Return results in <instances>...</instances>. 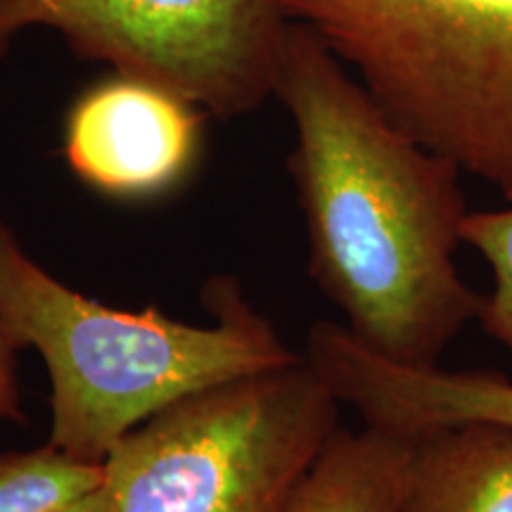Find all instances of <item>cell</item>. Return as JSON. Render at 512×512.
Here are the masks:
<instances>
[{
  "instance_id": "1",
  "label": "cell",
  "mask_w": 512,
  "mask_h": 512,
  "mask_svg": "<svg viewBox=\"0 0 512 512\" xmlns=\"http://www.w3.org/2000/svg\"><path fill=\"white\" fill-rule=\"evenodd\" d=\"M273 98L294 128L287 166L313 283L363 347L439 366L482 309L456 264L470 214L463 171L401 131L302 24L287 29Z\"/></svg>"
},
{
  "instance_id": "2",
  "label": "cell",
  "mask_w": 512,
  "mask_h": 512,
  "mask_svg": "<svg viewBox=\"0 0 512 512\" xmlns=\"http://www.w3.org/2000/svg\"><path fill=\"white\" fill-rule=\"evenodd\" d=\"M211 325L157 309L126 311L64 285L0 221V320L17 349H34L50 380L48 444L102 465L164 408L219 384L299 361L235 278L204 287Z\"/></svg>"
},
{
  "instance_id": "3",
  "label": "cell",
  "mask_w": 512,
  "mask_h": 512,
  "mask_svg": "<svg viewBox=\"0 0 512 512\" xmlns=\"http://www.w3.org/2000/svg\"><path fill=\"white\" fill-rule=\"evenodd\" d=\"M401 131L512 204V0H275Z\"/></svg>"
},
{
  "instance_id": "4",
  "label": "cell",
  "mask_w": 512,
  "mask_h": 512,
  "mask_svg": "<svg viewBox=\"0 0 512 512\" xmlns=\"http://www.w3.org/2000/svg\"><path fill=\"white\" fill-rule=\"evenodd\" d=\"M339 408L302 356L164 408L107 453L102 486L114 512H285Z\"/></svg>"
},
{
  "instance_id": "5",
  "label": "cell",
  "mask_w": 512,
  "mask_h": 512,
  "mask_svg": "<svg viewBox=\"0 0 512 512\" xmlns=\"http://www.w3.org/2000/svg\"><path fill=\"white\" fill-rule=\"evenodd\" d=\"M27 29L230 121L273 98L290 22L275 0H0V57Z\"/></svg>"
},
{
  "instance_id": "6",
  "label": "cell",
  "mask_w": 512,
  "mask_h": 512,
  "mask_svg": "<svg viewBox=\"0 0 512 512\" xmlns=\"http://www.w3.org/2000/svg\"><path fill=\"white\" fill-rule=\"evenodd\" d=\"M202 110L157 83L112 72L72 102L62 152L79 181L110 200L169 195L192 174Z\"/></svg>"
},
{
  "instance_id": "7",
  "label": "cell",
  "mask_w": 512,
  "mask_h": 512,
  "mask_svg": "<svg viewBox=\"0 0 512 512\" xmlns=\"http://www.w3.org/2000/svg\"><path fill=\"white\" fill-rule=\"evenodd\" d=\"M302 356L337 401L354 408L368 427L403 437L467 422L512 430V380L505 375L401 366L330 320L311 325Z\"/></svg>"
},
{
  "instance_id": "8",
  "label": "cell",
  "mask_w": 512,
  "mask_h": 512,
  "mask_svg": "<svg viewBox=\"0 0 512 512\" xmlns=\"http://www.w3.org/2000/svg\"><path fill=\"white\" fill-rule=\"evenodd\" d=\"M411 439L401 512H512V430L467 422Z\"/></svg>"
},
{
  "instance_id": "9",
  "label": "cell",
  "mask_w": 512,
  "mask_h": 512,
  "mask_svg": "<svg viewBox=\"0 0 512 512\" xmlns=\"http://www.w3.org/2000/svg\"><path fill=\"white\" fill-rule=\"evenodd\" d=\"M411 448V437L380 427H339L285 512H401Z\"/></svg>"
},
{
  "instance_id": "10",
  "label": "cell",
  "mask_w": 512,
  "mask_h": 512,
  "mask_svg": "<svg viewBox=\"0 0 512 512\" xmlns=\"http://www.w3.org/2000/svg\"><path fill=\"white\" fill-rule=\"evenodd\" d=\"M102 486V465L50 444L0 456V512H62Z\"/></svg>"
},
{
  "instance_id": "11",
  "label": "cell",
  "mask_w": 512,
  "mask_h": 512,
  "mask_svg": "<svg viewBox=\"0 0 512 512\" xmlns=\"http://www.w3.org/2000/svg\"><path fill=\"white\" fill-rule=\"evenodd\" d=\"M463 242L482 256L489 268V292L482 294L479 325L512 363V204L505 209L470 211Z\"/></svg>"
},
{
  "instance_id": "12",
  "label": "cell",
  "mask_w": 512,
  "mask_h": 512,
  "mask_svg": "<svg viewBox=\"0 0 512 512\" xmlns=\"http://www.w3.org/2000/svg\"><path fill=\"white\" fill-rule=\"evenodd\" d=\"M17 347L0 320V422L24 425L22 394L17 380Z\"/></svg>"
},
{
  "instance_id": "13",
  "label": "cell",
  "mask_w": 512,
  "mask_h": 512,
  "mask_svg": "<svg viewBox=\"0 0 512 512\" xmlns=\"http://www.w3.org/2000/svg\"><path fill=\"white\" fill-rule=\"evenodd\" d=\"M62 512H114V505L110 501V496H107L105 486H100V489H95L93 494L83 496L81 501L72 503Z\"/></svg>"
}]
</instances>
